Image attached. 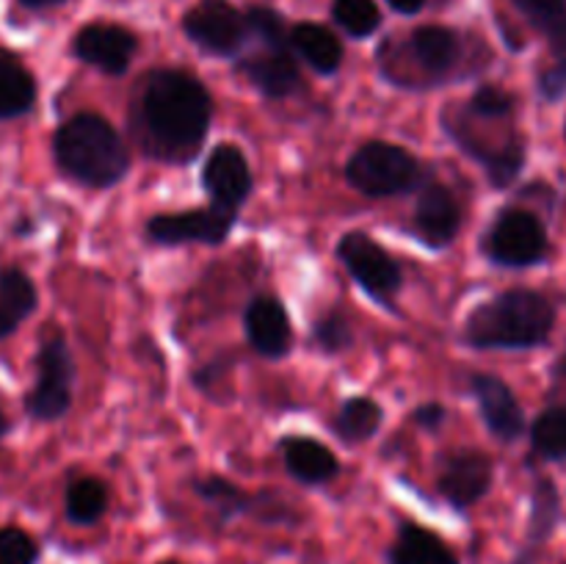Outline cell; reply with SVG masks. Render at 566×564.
Here are the masks:
<instances>
[{
	"label": "cell",
	"instance_id": "obj_2",
	"mask_svg": "<svg viewBox=\"0 0 566 564\" xmlns=\"http://www.w3.org/2000/svg\"><path fill=\"white\" fill-rule=\"evenodd\" d=\"M556 326V307L551 299L528 288H512L486 299L464 318L462 341L470 348H523L545 346Z\"/></svg>",
	"mask_w": 566,
	"mask_h": 564
},
{
	"label": "cell",
	"instance_id": "obj_37",
	"mask_svg": "<svg viewBox=\"0 0 566 564\" xmlns=\"http://www.w3.org/2000/svg\"><path fill=\"white\" fill-rule=\"evenodd\" d=\"M385 3L390 6V9L396 11V14L415 17V14H420V11L426 9V3H429V0H385Z\"/></svg>",
	"mask_w": 566,
	"mask_h": 564
},
{
	"label": "cell",
	"instance_id": "obj_14",
	"mask_svg": "<svg viewBox=\"0 0 566 564\" xmlns=\"http://www.w3.org/2000/svg\"><path fill=\"white\" fill-rule=\"evenodd\" d=\"M202 188L210 205L238 213L252 194V169L243 149L235 144H219L210 149L202 166Z\"/></svg>",
	"mask_w": 566,
	"mask_h": 564
},
{
	"label": "cell",
	"instance_id": "obj_17",
	"mask_svg": "<svg viewBox=\"0 0 566 564\" xmlns=\"http://www.w3.org/2000/svg\"><path fill=\"white\" fill-rule=\"evenodd\" d=\"M470 390H473L475 401H479L481 420L486 429L503 442H514L525 435L528 424H525V412L520 407L517 396L512 387L492 374H475L470 379Z\"/></svg>",
	"mask_w": 566,
	"mask_h": 564
},
{
	"label": "cell",
	"instance_id": "obj_6",
	"mask_svg": "<svg viewBox=\"0 0 566 564\" xmlns=\"http://www.w3.org/2000/svg\"><path fill=\"white\" fill-rule=\"evenodd\" d=\"M440 122L448 136L457 142V147L464 149L470 158L484 166L492 186L506 188L517 180V175L525 166V142L520 138V133H497L495 127H486L484 133L479 122L468 114V108L459 103L448 105L442 111Z\"/></svg>",
	"mask_w": 566,
	"mask_h": 564
},
{
	"label": "cell",
	"instance_id": "obj_19",
	"mask_svg": "<svg viewBox=\"0 0 566 564\" xmlns=\"http://www.w3.org/2000/svg\"><path fill=\"white\" fill-rule=\"evenodd\" d=\"M280 457L285 462V470L307 487L329 484L340 473V462L324 442L313 440L304 435H287L280 440Z\"/></svg>",
	"mask_w": 566,
	"mask_h": 564
},
{
	"label": "cell",
	"instance_id": "obj_22",
	"mask_svg": "<svg viewBox=\"0 0 566 564\" xmlns=\"http://www.w3.org/2000/svg\"><path fill=\"white\" fill-rule=\"evenodd\" d=\"M291 48L296 59H302L318 75H335L343 64V55H346L337 33L321 22L291 25Z\"/></svg>",
	"mask_w": 566,
	"mask_h": 564
},
{
	"label": "cell",
	"instance_id": "obj_41",
	"mask_svg": "<svg viewBox=\"0 0 566 564\" xmlns=\"http://www.w3.org/2000/svg\"><path fill=\"white\" fill-rule=\"evenodd\" d=\"M158 564H182V562H177V558H164V562H158Z\"/></svg>",
	"mask_w": 566,
	"mask_h": 564
},
{
	"label": "cell",
	"instance_id": "obj_31",
	"mask_svg": "<svg viewBox=\"0 0 566 564\" xmlns=\"http://www.w3.org/2000/svg\"><path fill=\"white\" fill-rule=\"evenodd\" d=\"M249 31L258 44H269V48H291V25L285 17L269 3H252L247 9Z\"/></svg>",
	"mask_w": 566,
	"mask_h": 564
},
{
	"label": "cell",
	"instance_id": "obj_8",
	"mask_svg": "<svg viewBox=\"0 0 566 564\" xmlns=\"http://www.w3.org/2000/svg\"><path fill=\"white\" fill-rule=\"evenodd\" d=\"M481 249L492 263L503 269H528L547 258L551 238L545 221L534 210L506 208L490 224Z\"/></svg>",
	"mask_w": 566,
	"mask_h": 564
},
{
	"label": "cell",
	"instance_id": "obj_5",
	"mask_svg": "<svg viewBox=\"0 0 566 564\" xmlns=\"http://www.w3.org/2000/svg\"><path fill=\"white\" fill-rule=\"evenodd\" d=\"M346 180L363 197L387 199L420 191L429 182V171L401 144L368 142L348 158Z\"/></svg>",
	"mask_w": 566,
	"mask_h": 564
},
{
	"label": "cell",
	"instance_id": "obj_39",
	"mask_svg": "<svg viewBox=\"0 0 566 564\" xmlns=\"http://www.w3.org/2000/svg\"><path fill=\"white\" fill-rule=\"evenodd\" d=\"M66 3V0H20V6L31 11H44V9H55V6Z\"/></svg>",
	"mask_w": 566,
	"mask_h": 564
},
{
	"label": "cell",
	"instance_id": "obj_24",
	"mask_svg": "<svg viewBox=\"0 0 566 564\" xmlns=\"http://www.w3.org/2000/svg\"><path fill=\"white\" fill-rule=\"evenodd\" d=\"M39 293L31 276L17 265L0 269V341L14 335L36 313Z\"/></svg>",
	"mask_w": 566,
	"mask_h": 564
},
{
	"label": "cell",
	"instance_id": "obj_1",
	"mask_svg": "<svg viewBox=\"0 0 566 564\" xmlns=\"http://www.w3.org/2000/svg\"><path fill=\"white\" fill-rule=\"evenodd\" d=\"M213 97L186 70L147 72L133 105V125L144 153L164 164H191L208 138Z\"/></svg>",
	"mask_w": 566,
	"mask_h": 564
},
{
	"label": "cell",
	"instance_id": "obj_16",
	"mask_svg": "<svg viewBox=\"0 0 566 564\" xmlns=\"http://www.w3.org/2000/svg\"><path fill=\"white\" fill-rule=\"evenodd\" d=\"M412 230L429 249H446L457 241L459 230H462V208L451 188L437 180H429L420 188L412 213Z\"/></svg>",
	"mask_w": 566,
	"mask_h": 564
},
{
	"label": "cell",
	"instance_id": "obj_32",
	"mask_svg": "<svg viewBox=\"0 0 566 564\" xmlns=\"http://www.w3.org/2000/svg\"><path fill=\"white\" fill-rule=\"evenodd\" d=\"M313 343L326 354L346 352L354 343V330L348 315L340 307L326 310L324 315H318L313 324Z\"/></svg>",
	"mask_w": 566,
	"mask_h": 564
},
{
	"label": "cell",
	"instance_id": "obj_18",
	"mask_svg": "<svg viewBox=\"0 0 566 564\" xmlns=\"http://www.w3.org/2000/svg\"><path fill=\"white\" fill-rule=\"evenodd\" d=\"M247 337L260 357L280 359L291 354L293 346V324L285 304L276 296H258L249 302L243 313Z\"/></svg>",
	"mask_w": 566,
	"mask_h": 564
},
{
	"label": "cell",
	"instance_id": "obj_21",
	"mask_svg": "<svg viewBox=\"0 0 566 564\" xmlns=\"http://www.w3.org/2000/svg\"><path fill=\"white\" fill-rule=\"evenodd\" d=\"M387 564H462L457 551L437 531L403 520L396 540L387 547Z\"/></svg>",
	"mask_w": 566,
	"mask_h": 564
},
{
	"label": "cell",
	"instance_id": "obj_9",
	"mask_svg": "<svg viewBox=\"0 0 566 564\" xmlns=\"http://www.w3.org/2000/svg\"><path fill=\"white\" fill-rule=\"evenodd\" d=\"M72 385H75V359L66 346V337L53 332L39 346L36 382L25 396V412L44 424L61 420L72 407Z\"/></svg>",
	"mask_w": 566,
	"mask_h": 564
},
{
	"label": "cell",
	"instance_id": "obj_33",
	"mask_svg": "<svg viewBox=\"0 0 566 564\" xmlns=\"http://www.w3.org/2000/svg\"><path fill=\"white\" fill-rule=\"evenodd\" d=\"M464 105L475 116H484V119H512L514 108H517V100L506 88L495 86V83H484V86L475 88L473 97Z\"/></svg>",
	"mask_w": 566,
	"mask_h": 564
},
{
	"label": "cell",
	"instance_id": "obj_23",
	"mask_svg": "<svg viewBox=\"0 0 566 564\" xmlns=\"http://www.w3.org/2000/svg\"><path fill=\"white\" fill-rule=\"evenodd\" d=\"M36 105V77L11 50L0 48V122L20 119Z\"/></svg>",
	"mask_w": 566,
	"mask_h": 564
},
{
	"label": "cell",
	"instance_id": "obj_10",
	"mask_svg": "<svg viewBox=\"0 0 566 564\" xmlns=\"http://www.w3.org/2000/svg\"><path fill=\"white\" fill-rule=\"evenodd\" d=\"M337 258H340L343 269L354 276V282L370 299H376L381 307H396L392 302L401 293L403 271L398 265V260L376 238L359 230L346 232L337 241Z\"/></svg>",
	"mask_w": 566,
	"mask_h": 564
},
{
	"label": "cell",
	"instance_id": "obj_11",
	"mask_svg": "<svg viewBox=\"0 0 566 564\" xmlns=\"http://www.w3.org/2000/svg\"><path fill=\"white\" fill-rule=\"evenodd\" d=\"M238 224V213L208 205V208L180 210V213H158L147 221L144 236L158 247H182V243H208L219 247L230 238Z\"/></svg>",
	"mask_w": 566,
	"mask_h": 564
},
{
	"label": "cell",
	"instance_id": "obj_35",
	"mask_svg": "<svg viewBox=\"0 0 566 564\" xmlns=\"http://www.w3.org/2000/svg\"><path fill=\"white\" fill-rule=\"evenodd\" d=\"M536 88L547 103H558L566 97V48L553 50L551 64L536 77Z\"/></svg>",
	"mask_w": 566,
	"mask_h": 564
},
{
	"label": "cell",
	"instance_id": "obj_38",
	"mask_svg": "<svg viewBox=\"0 0 566 564\" xmlns=\"http://www.w3.org/2000/svg\"><path fill=\"white\" fill-rule=\"evenodd\" d=\"M551 379H553L551 390L556 393V396H566V354L564 357H558V363L551 368Z\"/></svg>",
	"mask_w": 566,
	"mask_h": 564
},
{
	"label": "cell",
	"instance_id": "obj_28",
	"mask_svg": "<svg viewBox=\"0 0 566 564\" xmlns=\"http://www.w3.org/2000/svg\"><path fill=\"white\" fill-rule=\"evenodd\" d=\"M512 6L547 39L551 50L566 48V0H512Z\"/></svg>",
	"mask_w": 566,
	"mask_h": 564
},
{
	"label": "cell",
	"instance_id": "obj_4",
	"mask_svg": "<svg viewBox=\"0 0 566 564\" xmlns=\"http://www.w3.org/2000/svg\"><path fill=\"white\" fill-rule=\"evenodd\" d=\"M464 53V39L451 25H418L407 39L390 36L381 42L376 61L392 86L429 88L446 81L459 66Z\"/></svg>",
	"mask_w": 566,
	"mask_h": 564
},
{
	"label": "cell",
	"instance_id": "obj_36",
	"mask_svg": "<svg viewBox=\"0 0 566 564\" xmlns=\"http://www.w3.org/2000/svg\"><path fill=\"white\" fill-rule=\"evenodd\" d=\"M412 420L418 426H423V429L434 431L440 429L442 424H446V407L437 401H429V404H420L418 409H412Z\"/></svg>",
	"mask_w": 566,
	"mask_h": 564
},
{
	"label": "cell",
	"instance_id": "obj_13",
	"mask_svg": "<svg viewBox=\"0 0 566 564\" xmlns=\"http://www.w3.org/2000/svg\"><path fill=\"white\" fill-rule=\"evenodd\" d=\"M138 53V36L119 22H88L72 36V55L105 75H125Z\"/></svg>",
	"mask_w": 566,
	"mask_h": 564
},
{
	"label": "cell",
	"instance_id": "obj_12",
	"mask_svg": "<svg viewBox=\"0 0 566 564\" xmlns=\"http://www.w3.org/2000/svg\"><path fill=\"white\" fill-rule=\"evenodd\" d=\"M495 464L475 448H451L437 457V490L453 509H470L492 490Z\"/></svg>",
	"mask_w": 566,
	"mask_h": 564
},
{
	"label": "cell",
	"instance_id": "obj_15",
	"mask_svg": "<svg viewBox=\"0 0 566 564\" xmlns=\"http://www.w3.org/2000/svg\"><path fill=\"white\" fill-rule=\"evenodd\" d=\"M238 61V72L269 100L293 97L304 88L302 70L293 48H269L258 44L252 53H243Z\"/></svg>",
	"mask_w": 566,
	"mask_h": 564
},
{
	"label": "cell",
	"instance_id": "obj_40",
	"mask_svg": "<svg viewBox=\"0 0 566 564\" xmlns=\"http://www.w3.org/2000/svg\"><path fill=\"white\" fill-rule=\"evenodd\" d=\"M6 431H9V420H6V415L0 412V437H6Z\"/></svg>",
	"mask_w": 566,
	"mask_h": 564
},
{
	"label": "cell",
	"instance_id": "obj_20",
	"mask_svg": "<svg viewBox=\"0 0 566 564\" xmlns=\"http://www.w3.org/2000/svg\"><path fill=\"white\" fill-rule=\"evenodd\" d=\"M558 523H562V492H558L556 481L539 476L531 487L528 529H525V547L517 556V564H534L536 553L551 542Z\"/></svg>",
	"mask_w": 566,
	"mask_h": 564
},
{
	"label": "cell",
	"instance_id": "obj_27",
	"mask_svg": "<svg viewBox=\"0 0 566 564\" xmlns=\"http://www.w3.org/2000/svg\"><path fill=\"white\" fill-rule=\"evenodd\" d=\"M193 492H197L213 512H219L221 523L254 512V498L247 495L241 487L232 484L224 476H205V479L193 481Z\"/></svg>",
	"mask_w": 566,
	"mask_h": 564
},
{
	"label": "cell",
	"instance_id": "obj_25",
	"mask_svg": "<svg viewBox=\"0 0 566 564\" xmlns=\"http://www.w3.org/2000/svg\"><path fill=\"white\" fill-rule=\"evenodd\" d=\"M381 420H385V409L374 398L357 396L343 401V407L332 418V431L346 446H359V442H368L370 437L379 435Z\"/></svg>",
	"mask_w": 566,
	"mask_h": 564
},
{
	"label": "cell",
	"instance_id": "obj_3",
	"mask_svg": "<svg viewBox=\"0 0 566 564\" xmlns=\"http://www.w3.org/2000/svg\"><path fill=\"white\" fill-rule=\"evenodd\" d=\"M53 160L77 186L111 188L130 171V149L105 116L81 111L59 125L53 136Z\"/></svg>",
	"mask_w": 566,
	"mask_h": 564
},
{
	"label": "cell",
	"instance_id": "obj_30",
	"mask_svg": "<svg viewBox=\"0 0 566 564\" xmlns=\"http://www.w3.org/2000/svg\"><path fill=\"white\" fill-rule=\"evenodd\" d=\"M332 20L346 36L368 39L381 28V9L376 0H332Z\"/></svg>",
	"mask_w": 566,
	"mask_h": 564
},
{
	"label": "cell",
	"instance_id": "obj_29",
	"mask_svg": "<svg viewBox=\"0 0 566 564\" xmlns=\"http://www.w3.org/2000/svg\"><path fill=\"white\" fill-rule=\"evenodd\" d=\"M531 446L539 457L551 459V462H566V407L545 409L536 415L531 424Z\"/></svg>",
	"mask_w": 566,
	"mask_h": 564
},
{
	"label": "cell",
	"instance_id": "obj_26",
	"mask_svg": "<svg viewBox=\"0 0 566 564\" xmlns=\"http://www.w3.org/2000/svg\"><path fill=\"white\" fill-rule=\"evenodd\" d=\"M108 512V487L97 476L70 481L64 495V514L72 525H94Z\"/></svg>",
	"mask_w": 566,
	"mask_h": 564
},
{
	"label": "cell",
	"instance_id": "obj_34",
	"mask_svg": "<svg viewBox=\"0 0 566 564\" xmlns=\"http://www.w3.org/2000/svg\"><path fill=\"white\" fill-rule=\"evenodd\" d=\"M39 542L17 525L0 529V564H39Z\"/></svg>",
	"mask_w": 566,
	"mask_h": 564
},
{
	"label": "cell",
	"instance_id": "obj_7",
	"mask_svg": "<svg viewBox=\"0 0 566 564\" xmlns=\"http://www.w3.org/2000/svg\"><path fill=\"white\" fill-rule=\"evenodd\" d=\"M180 25L188 42L216 59H241L252 42L247 11L232 0H197L188 6Z\"/></svg>",
	"mask_w": 566,
	"mask_h": 564
}]
</instances>
